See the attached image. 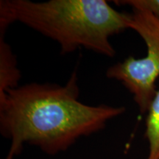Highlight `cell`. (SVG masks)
Segmentation results:
<instances>
[{"mask_svg": "<svg viewBox=\"0 0 159 159\" xmlns=\"http://www.w3.org/2000/svg\"><path fill=\"white\" fill-rule=\"evenodd\" d=\"M129 29L136 32L147 46V55L136 59L129 56L109 67L106 76L119 81L134 95L142 113L148 112L156 93L159 77V19L144 10L133 9Z\"/></svg>", "mask_w": 159, "mask_h": 159, "instance_id": "obj_3", "label": "cell"}, {"mask_svg": "<svg viewBox=\"0 0 159 159\" xmlns=\"http://www.w3.org/2000/svg\"><path fill=\"white\" fill-rule=\"evenodd\" d=\"M130 13L105 0H1L0 28L20 22L56 41L61 54L85 48L113 57V35L129 29Z\"/></svg>", "mask_w": 159, "mask_h": 159, "instance_id": "obj_2", "label": "cell"}, {"mask_svg": "<svg viewBox=\"0 0 159 159\" xmlns=\"http://www.w3.org/2000/svg\"><path fill=\"white\" fill-rule=\"evenodd\" d=\"M5 30L0 29V95L19 86L21 72L10 45L5 41Z\"/></svg>", "mask_w": 159, "mask_h": 159, "instance_id": "obj_4", "label": "cell"}, {"mask_svg": "<svg viewBox=\"0 0 159 159\" xmlns=\"http://www.w3.org/2000/svg\"><path fill=\"white\" fill-rule=\"evenodd\" d=\"M79 95L75 71L63 85L32 83L0 95V131L11 140L5 159H13L25 144L49 155L63 152L125 111V107L84 104Z\"/></svg>", "mask_w": 159, "mask_h": 159, "instance_id": "obj_1", "label": "cell"}, {"mask_svg": "<svg viewBox=\"0 0 159 159\" xmlns=\"http://www.w3.org/2000/svg\"><path fill=\"white\" fill-rule=\"evenodd\" d=\"M116 5H128L133 9L144 10L159 19V0H118Z\"/></svg>", "mask_w": 159, "mask_h": 159, "instance_id": "obj_6", "label": "cell"}, {"mask_svg": "<svg viewBox=\"0 0 159 159\" xmlns=\"http://www.w3.org/2000/svg\"><path fill=\"white\" fill-rule=\"evenodd\" d=\"M145 136L149 144L146 159H159V90L156 91L149 106Z\"/></svg>", "mask_w": 159, "mask_h": 159, "instance_id": "obj_5", "label": "cell"}]
</instances>
